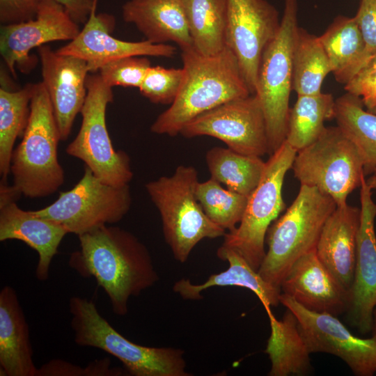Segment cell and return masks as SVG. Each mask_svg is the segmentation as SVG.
<instances>
[{"label": "cell", "mask_w": 376, "mask_h": 376, "mask_svg": "<svg viewBox=\"0 0 376 376\" xmlns=\"http://www.w3.org/2000/svg\"><path fill=\"white\" fill-rule=\"evenodd\" d=\"M226 46L236 56L250 93L255 94L266 46L280 27L279 13L266 0H226Z\"/></svg>", "instance_id": "5bb4252c"}, {"label": "cell", "mask_w": 376, "mask_h": 376, "mask_svg": "<svg viewBox=\"0 0 376 376\" xmlns=\"http://www.w3.org/2000/svg\"><path fill=\"white\" fill-rule=\"evenodd\" d=\"M298 27L297 0H284L278 33L261 56L255 92L265 117L269 155L286 139L292 90L293 47Z\"/></svg>", "instance_id": "52a82bcc"}, {"label": "cell", "mask_w": 376, "mask_h": 376, "mask_svg": "<svg viewBox=\"0 0 376 376\" xmlns=\"http://www.w3.org/2000/svg\"><path fill=\"white\" fill-rule=\"evenodd\" d=\"M97 3L77 36L56 52L84 59L90 72L100 70L107 63L132 56L172 57L176 49L169 44H155L148 40L130 42L111 35L115 18L107 13H97Z\"/></svg>", "instance_id": "e0dca14e"}, {"label": "cell", "mask_w": 376, "mask_h": 376, "mask_svg": "<svg viewBox=\"0 0 376 376\" xmlns=\"http://www.w3.org/2000/svg\"><path fill=\"white\" fill-rule=\"evenodd\" d=\"M198 182V171L194 166L180 165L173 175L145 185L160 214L164 240L175 259L181 263L187 260L202 240L226 233L207 217L198 203L195 194Z\"/></svg>", "instance_id": "8992f818"}, {"label": "cell", "mask_w": 376, "mask_h": 376, "mask_svg": "<svg viewBox=\"0 0 376 376\" xmlns=\"http://www.w3.org/2000/svg\"><path fill=\"white\" fill-rule=\"evenodd\" d=\"M354 17L365 45V65L376 54V0H361L359 9Z\"/></svg>", "instance_id": "74e56055"}, {"label": "cell", "mask_w": 376, "mask_h": 376, "mask_svg": "<svg viewBox=\"0 0 376 376\" xmlns=\"http://www.w3.org/2000/svg\"><path fill=\"white\" fill-rule=\"evenodd\" d=\"M38 49L43 83L48 93L61 140H66L81 112L86 94L89 70L79 57L58 54L47 45Z\"/></svg>", "instance_id": "ac0fdd59"}, {"label": "cell", "mask_w": 376, "mask_h": 376, "mask_svg": "<svg viewBox=\"0 0 376 376\" xmlns=\"http://www.w3.org/2000/svg\"><path fill=\"white\" fill-rule=\"evenodd\" d=\"M22 194L13 185H9L6 181L0 183V208L11 203L16 202Z\"/></svg>", "instance_id": "60d3db41"}, {"label": "cell", "mask_w": 376, "mask_h": 376, "mask_svg": "<svg viewBox=\"0 0 376 376\" xmlns=\"http://www.w3.org/2000/svg\"><path fill=\"white\" fill-rule=\"evenodd\" d=\"M345 90L359 97L365 109L376 113V54L345 85Z\"/></svg>", "instance_id": "8d00e7d4"}, {"label": "cell", "mask_w": 376, "mask_h": 376, "mask_svg": "<svg viewBox=\"0 0 376 376\" xmlns=\"http://www.w3.org/2000/svg\"><path fill=\"white\" fill-rule=\"evenodd\" d=\"M63 7L70 17L78 24H85L98 0H52Z\"/></svg>", "instance_id": "ab89813d"}, {"label": "cell", "mask_w": 376, "mask_h": 376, "mask_svg": "<svg viewBox=\"0 0 376 376\" xmlns=\"http://www.w3.org/2000/svg\"><path fill=\"white\" fill-rule=\"evenodd\" d=\"M280 304L292 311L311 354L327 353L343 360L356 376L376 373V339L354 335L337 318L310 311L281 293Z\"/></svg>", "instance_id": "4fadbf2b"}, {"label": "cell", "mask_w": 376, "mask_h": 376, "mask_svg": "<svg viewBox=\"0 0 376 376\" xmlns=\"http://www.w3.org/2000/svg\"><path fill=\"white\" fill-rule=\"evenodd\" d=\"M366 182L372 190L376 189V171L366 178Z\"/></svg>", "instance_id": "b9f144b4"}, {"label": "cell", "mask_w": 376, "mask_h": 376, "mask_svg": "<svg viewBox=\"0 0 376 376\" xmlns=\"http://www.w3.org/2000/svg\"><path fill=\"white\" fill-rule=\"evenodd\" d=\"M68 233L60 224L33 210H22L16 202L0 208V241L19 240L38 253L36 276L39 281L49 279L51 263Z\"/></svg>", "instance_id": "44dd1931"}, {"label": "cell", "mask_w": 376, "mask_h": 376, "mask_svg": "<svg viewBox=\"0 0 376 376\" xmlns=\"http://www.w3.org/2000/svg\"><path fill=\"white\" fill-rule=\"evenodd\" d=\"M271 333L265 350L269 356V376H304L312 370L310 354L299 328L298 321L289 309L277 320L270 308H265Z\"/></svg>", "instance_id": "d4e9b609"}, {"label": "cell", "mask_w": 376, "mask_h": 376, "mask_svg": "<svg viewBox=\"0 0 376 376\" xmlns=\"http://www.w3.org/2000/svg\"><path fill=\"white\" fill-rule=\"evenodd\" d=\"M280 288L281 293L312 311L338 316L348 308L349 291L321 263L315 249L292 263Z\"/></svg>", "instance_id": "d6986e66"}, {"label": "cell", "mask_w": 376, "mask_h": 376, "mask_svg": "<svg viewBox=\"0 0 376 376\" xmlns=\"http://www.w3.org/2000/svg\"><path fill=\"white\" fill-rule=\"evenodd\" d=\"M194 49L213 56L226 47V0H182Z\"/></svg>", "instance_id": "83f0119b"}, {"label": "cell", "mask_w": 376, "mask_h": 376, "mask_svg": "<svg viewBox=\"0 0 376 376\" xmlns=\"http://www.w3.org/2000/svg\"><path fill=\"white\" fill-rule=\"evenodd\" d=\"M195 194L207 217L226 231L233 230L241 221L248 196L225 189L212 178L198 181Z\"/></svg>", "instance_id": "d6a6232c"}, {"label": "cell", "mask_w": 376, "mask_h": 376, "mask_svg": "<svg viewBox=\"0 0 376 376\" xmlns=\"http://www.w3.org/2000/svg\"><path fill=\"white\" fill-rule=\"evenodd\" d=\"M337 126L358 149L366 177L376 171V113L365 109L361 98L350 93L335 100Z\"/></svg>", "instance_id": "4316f807"}, {"label": "cell", "mask_w": 376, "mask_h": 376, "mask_svg": "<svg viewBox=\"0 0 376 376\" xmlns=\"http://www.w3.org/2000/svg\"><path fill=\"white\" fill-rule=\"evenodd\" d=\"M34 84H26L17 91L0 88V174L6 181L10 173L14 144L26 127Z\"/></svg>", "instance_id": "1f68e13d"}, {"label": "cell", "mask_w": 376, "mask_h": 376, "mask_svg": "<svg viewBox=\"0 0 376 376\" xmlns=\"http://www.w3.org/2000/svg\"><path fill=\"white\" fill-rule=\"evenodd\" d=\"M372 189L362 178L360 186L361 222L357 235L354 279L347 310L350 324L361 334L371 331L376 306V203Z\"/></svg>", "instance_id": "2e32d148"}, {"label": "cell", "mask_w": 376, "mask_h": 376, "mask_svg": "<svg viewBox=\"0 0 376 376\" xmlns=\"http://www.w3.org/2000/svg\"><path fill=\"white\" fill-rule=\"evenodd\" d=\"M78 238L79 249L71 253L69 266L82 277L95 279L116 315H125L130 298L159 279L148 249L128 230L104 225Z\"/></svg>", "instance_id": "6da1fadb"}, {"label": "cell", "mask_w": 376, "mask_h": 376, "mask_svg": "<svg viewBox=\"0 0 376 376\" xmlns=\"http://www.w3.org/2000/svg\"><path fill=\"white\" fill-rule=\"evenodd\" d=\"M335 100L330 93L300 95L290 109L285 141L297 152L315 141L334 118Z\"/></svg>", "instance_id": "f546056e"}, {"label": "cell", "mask_w": 376, "mask_h": 376, "mask_svg": "<svg viewBox=\"0 0 376 376\" xmlns=\"http://www.w3.org/2000/svg\"><path fill=\"white\" fill-rule=\"evenodd\" d=\"M40 0H0V22L2 24L22 22L33 19Z\"/></svg>", "instance_id": "f35d334b"}, {"label": "cell", "mask_w": 376, "mask_h": 376, "mask_svg": "<svg viewBox=\"0 0 376 376\" xmlns=\"http://www.w3.org/2000/svg\"><path fill=\"white\" fill-rule=\"evenodd\" d=\"M87 94L81 111L82 121L76 137L66 152L85 164L94 175L114 186L129 185L133 178L130 158L123 150H116L106 125V110L113 101L112 88L100 74L88 75Z\"/></svg>", "instance_id": "30bf717a"}, {"label": "cell", "mask_w": 376, "mask_h": 376, "mask_svg": "<svg viewBox=\"0 0 376 376\" xmlns=\"http://www.w3.org/2000/svg\"><path fill=\"white\" fill-rule=\"evenodd\" d=\"M75 343L102 350L117 358L133 376H189L185 352L170 347H148L118 332L99 313L93 300L78 296L69 300Z\"/></svg>", "instance_id": "277c9868"}, {"label": "cell", "mask_w": 376, "mask_h": 376, "mask_svg": "<svg viewBox=\"0 0 376 376\" xmlns=\"http://www.w3.org/2000/svg\"><path fill=\"white\" fill-rule=\"evenodd\" d=\"M150 67V61L146 56H127L107 63L100 69V75L111 88H139Z\"/></svg>", "instance_id": "e575fe53"}, {"label": "cell", "mask_w": 376, "mask_h": 376, "mask_svg": "<svg viewBox=\"0 0 376 376\" xmlns=\"http://www.w3.org/2000/svg\"><path fill=\"white\" fill-rule=\"evenodd\" d=\"M217 256L228 261L229 267L226 270L212 274L201 284H193L189 279H181L174 283L173 291L185 299L199 300L203 298L201 292L209 288L240 286L254 292L265 308L276 307L280 304L281 289L263 279L238 253L219 247Z\"/></svg>", "instance_id": "cb8c5ba5"}, {"label": "cell", "mask_w": 376, "mask_h": 376, "mask_svg": "<svg viewBox=\"0 0 376 376\" xmlns=\"http://www.w3.org/2000/svg\"><path fill=\"white\" fill-rule=\"evenodd\" d=\"M336 207L317 188L300 185L292 204L267 230V250L258 270L262 278L280 288L292 263L315 249L322 227Z\"/></svg>", "instance_id": "5b68a950"}, {"label": "cell", "mask_w": 376, "mask_h": 376, "mask_svg": "<svg viewBox=\"0 0 376 376\" xmlns=\"http://www.w3.org/2000/svg\"><path fill=\"white\" fill-rule=\"evenodd\" d=\"M29 325L16 291H0V375L36 376Z\"/></svg>", "instance_id": "7402d4cb"}, {"label": "cell", "mask_w": 376, "mask_h": 376, "mask_svg": "<svg viewBox=\"0 0 376 376\" xmlns=\"http://www.w3.org/2000/svg\"><path fill=\"white\" fill-rule=\"evenodd\" d=\"M131 204L129 185L105 183L85 166L82 178L71 189L61 192L54 203L33 212L60 224L68 233L79 236L119 222Z\"/></svg>", "instance_id": "8fae6325"}, {"label": "cell", "mask_w": 376, "mask_h": 376, "mask_svg": "<svg viewBox=\"0 0 376 376\" xmlns=\"http://www.w3.org/2000/svg\"><path fill=\"white\" fill-rule=\"evenodd\" d=\"M205 161L210 178L248 197L259 184L266 166L261 157L217 146L207 151Z\"/></svg>", "instance_id": "f1b7e54d"}, {"label": "cell", "mask_w": 376, "mask_h": 376, "mask_svg": "<svg viewBox=\"0 0 376 376\" xmlns=\"http://www.w3.org/2000/svg\"><path fill=\"white\" fill-rule=\"evenodd\" d=\"M132 23L155 44L175 42L182 51L193 48L182 0H130L122 8Z\"/></svg>", "instance_id": "603a6c76"}, {"label": "cell", "mask_w": 376, "mask_h": 376, "mask_svg": "<svg viewBox=\"0 0 376 376\" xmlns=\"http://www.w3.org/2000/svg\"><path fill=\"white\" fill-rule=\"evenodd\" d=\"M182 86L171 106L151 125L155 134L176 136L199 115L251 94L236 56L226 46L213 56L202 55L193 47L182 51Z\"/></svg>", "instance_id": "7a4b0ae2"}, {"label": "cell", "mask_w": 376, "mask_h": 376, "mask_svg": "<svg viewBox=\"0 0 376 376\" xmlns=\"http://www.w3.org/2000/svg\"><path fill=\"white\" fill-rule=\"evenodd\" d=\"M79 32V24L62 6L52 0H40L33 19L1 26V56L16 78L15 67L27 74L37 65V57L29 54L33 48L54 41H71Z\"/></svg>", "instance_id": "9a60e30c"}, {"label": "cell", "mask_w": 376, "mask_h": 376, "mask_svg": "<svg viewBox=\"0 0 376 376\" xmlns=\"http://www.w3.org/2000/svg\"><path fill=\"white\" fill-rule=\"evenodd\" d=\"M370 333L372 334L371 336L376 339V306L373 311V322Z\"/></svg>", "instance_id": "7bdbcfd3"}, {"label": "cell", "mask_w": 376, "mask_h": 376, "mask_svg": "<svg viewBox=\"0 0 376 376\" xmlns=\"http://www.w3.org/2000/svg\"><path fill=\"white\" fill-rule=\"evenodd\" d=\"M61 136L43 83L34 84L30 113L21 143L14 149L10 173L13 185L24 196L40 198L54 194L64 183L58 159Z\"/></svg>", "instance_id": "3957f363"}, {"label": "cell", "mask_w": 376, "mask_h": 376, "mask_svg": "<svg viewBox=\"0 0 376 376\" xmlns=\"http://www.w3.org/2000/svg\"><path fill=\"white\" fill-rule=\"evenodd\" d=\"M180 134L188 139L212 136L243 155L269 154L265 117L256 94L230 100L199 115Z\"/></svg>", "instance_id": "7c38bea8"}, {"label": "cell", "mask_w": 376, "mask_h": 376, "mask_svg": "<svg viewBox=\"0 0 376 376\" xmlns=\"http://www.w3.org/2000/svg\"><path fill=\"white\" fill-rule=\"evenodd\" d=\"M361 209L348 205L337 206L326 220L315 253L324 267L347 290L354 272Z\"/></svg>", "instance_id": "ffe728a7"}, {"label": "cell", "mask_w": 376, "mask_h": 376, "mask_svg": "<svg viewBox=\"0 0 376 376\" xmlns=\"http://www.w3.org/2000/svg\"><path fill=\"white\" fill-rule=\"evenodd\" d=\"M122 371L110 367L109 358L93 361L82 368L61 359H53L38 368L36 376H110Z\"/></svg>", "instance_id": "d590c367"}, {"label": "cell", "mask_w": 376, "mask_h": 376, "mask_svg": "<svg viewBox=\"0 0 376 376\" xmlns=\"http://www.w3.org/2000/svg\"><path fill=\"white\" fill-rule=\"evenodd\" d=\"M291 169L300 185L317 188L337 206L347 204L366 176L358 149L338 126L326 127L315 141L298 151Z\"/></svg>", "instance_id": "9c48e42d"}, {"label": "cell", "mask_w": 376, "mask_h": 376, "mask_svg": "<svg viewBox=\"0 0 376 376\" xmlns=\"http://www.w3.org/2000/svg\"><path fill=\"white\" fill-rule=\"evenodd\" d=\"M184 77L183 68L151 66L139 88L141 94L154 104H171L180 90Z\"/></svg>", "instance_id": "836d02e7"}, {"label": "cell", "mask_w": 376, "mask_h": 376, "mask_svg": "<svg viewBox=\"0 0 376 376\" xmlns=\"http://www.w3.org/2000/svg\"><path fill=\"white\" fill-rule=\"evenodd\" d=\"M319 37L336 80L347 84L364 65L365 45L354 17L338 16Z\"/></svg>", "instance_id": "484cf974"}, {"label": "cell", "mask_w": 376, "mask_h": 376, "mask_svg": "<svg viewBox=\"0 0 376 376\" xmlns=\"http://www.w3.org/2000/svg\"><path fill=\"white\" fill-rule=\"evenodd\" d=\"M296 154L297 151L285 141L270 155L259 184L248 197L241 221L233 230L225 234L219 246L236 252L256 271L265 256L267 230L285 209L283 185Z\"/></svg>", "instance_id": "ba28073f"}, {"label": "cell", "mask_w": 376, "mask_h": 376, "mask_svg": "<svg viewBox=\"0 0 376 376\" xmlns=\"http://www.w3.org/2000/svg\"><path fill=\"white\" fill-rule=\"evenodd\" d=\"M330 72V63L320 37L298 27L292 54V90L297 95L318 94Z\"/></svg>", "instance_id": "4dcf8cb0"}]
</instances>
